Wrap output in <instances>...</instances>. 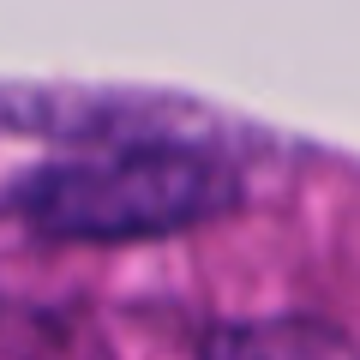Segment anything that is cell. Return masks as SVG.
Masks as SVG:
<instances>
[{
    "mask_svg": "<svg viewBox=\"0 0 360 360\" xmlns=\"http://www.w3.org/2000/svg\"><path fill=\"white\" fill-rule=\"evenodd\" d=\"M240 180L205 144H103L13 186V217L42 240H156L234 210Z\"/></svg>",
    "mask_w": 360,
    "mask_h": 360,
    "instance_id": "6da1fadb",
    "label": "cell"
},
{
    "mask_svg": "<svg viewBox=\"0 0 360 360\" xmlns=\"http://www.w3.org/2000/svg\"><path fill=\"white\" fill-rule=\"evenodd\" d=\"M205 360H360L336 324L319 319H246L210 336Z\"/></svg>",
    "mask_w": 360,
    "mask_h": 360,
    "instance_id": "7a4b0ae2",
    "label": "cell"
}]
</instances>
